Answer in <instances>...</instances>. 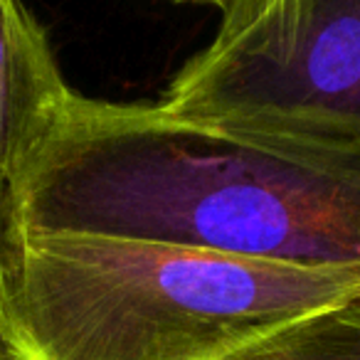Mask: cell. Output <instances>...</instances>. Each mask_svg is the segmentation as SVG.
<instances>
[{"mask_svg": "<svg viewBox=\"0 0 360 360\" xmlns=\"http://www.w3.org/2000/svg\"><path fill=\"white\" fill-rule=\"evenodd\" d=\"M13 242L8 240L6 235H3V230H0V264H3V257H6L8 247H11ZM0 353H11V348L6 345V340H3V335H0Z\"/></svg>", "mask_w": 360, "mask_h": 360, "instance_id": "7", "label": "cell"}, {"mask_svg": "<svg viewBox=\"0 0 360 360\" xmlns=\"http://www.w3.org/2000/svg\"><path fill=\"white\" fill-rule=\"evenodd\" d=\"M72 86L22 0H0V230L15 240L20 188Z\"/></svg>", "mask_w": 360, "mask_h": 360, "instance_id": "4", "label": "cell"}, {"mask_svg": "<svg viewBox=\"0 0 360 360\" xmlns=\"http://www.w3.org/2000/svg\"><path fill=\"white\" fill-rule=\"evenodd\" d=\"M175 3H205V6H215L220 13H225L232 0H175Z\"/></svg>", "mask_w": 360, "mask_h": 360, "instance_id": "8", "label": "cell"}, {"mask_svg": "<svg viewBox=\"0 0 360 360\" xmlns=\"http://www.w3.org/2000/svg\"><path fill=\"white\" fill-rule=\"evenodd\" d=\"M355 299L296 323L240 360H360V301Z\"/></svg>", "mask_w": 360, "mask_h": 360, "instance_id": "6", "label": "cell"}, {"mask_svg": "<svg viewBox=\"0 0 360 360\" xmlns=\"http://www.w3.org/2000/svg\"><path fill=\"white\" fill-rule=\"evenodd\" d=\"M304 0H232L215 37L195 57L205 62L269 57L289 45Z\"/></svg>", "mask_w": 360, "mask_h": 360, "instance_id": "5", "label": "cell"}, {"mask_svg": "<svg viewBox=\"0 0 360 360\" xmlns=\"http://www.w3.org/2000/svg\"><path fill=\"white\" fill-rule=\"evenodd\" d=\"M0 360H15V358H13V353H0Z\"/></svg>", "mask_w": 360, "mask_h": 360, "instance_id": "9", "label": "cell"}, {"mask_svg": "<svg viewBox=\"0 0 360 360\" xmlns=\"http://www.w3.org/2000/svg\"><path fill=\"white\" fill-rule=\"evenodd\" d=\"M158 106L188 124L360 173V0H304L289 45L269 57H193Z\"/></svg>", "mask_w": 360, "mask_h": 360, "instance_id": "3", "label": "cell"}, {"mask_svg": "<svg viewBox=\"0 0 360 360\" xmlns=\"http://www.w3.org/2000/svg\"><path fill=\"white\" fill-rule=\"evenodd\" d=\"M27 232H70L304 266H360V178L72 89L27 168Z\"/></svg>", "mask_w": 360, "mask_h": 360, "instance_id": "1", "label": "cell"}, {"mask_svg": "<svg viewBox=\"0 0 360 360\" xmlns=\"http://www.w3.org/2000/svg\"><path fill=\"white\" fill-rule=\"evenodd\" d=\"M355 301H360V296H358V299H355Z\"/></svg>", "mask_w": 360, "mask_h": 360, "instance_id": "10", "label": "cell"}, {"mask_svg": "<svg viewBox=\"0 0 360 360\" xmlns=\"http://www.w3.org/2000/svg\"><path fill=\"white\" fill-rule=\"evenodd\" d=\"M355 296L360 266L18 230L0 264V335L15 360H240Z\"/></svg>", "mask_w": 360, "mask_h": 360, "instance_id": "2", "label": "cell"}]
</instances>
